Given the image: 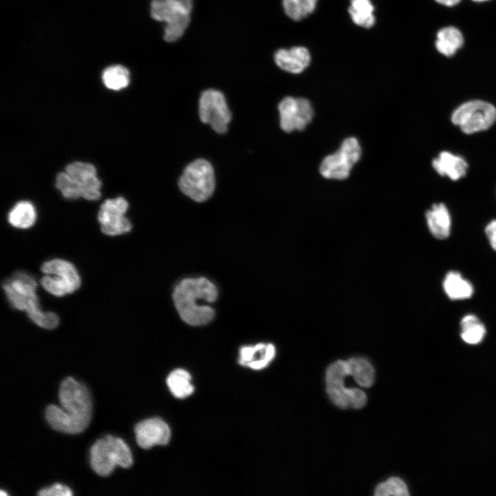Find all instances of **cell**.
I'll return each mask as SVG.
<instances>
[{
  "mask_svg": "<svg viewBox=\"0 0 496 496\" xmlns=\"http://www.w3.org/2000/svg\"><path fill=\"white\" fill-rule=\"evenodd\" d=\"M59 400L62 408L48 405L45 417L54 430L76 434L83 432L89 425L92 404L87 388L72 377L62 380L59 389Z\"/></svg>",
  "mask_w": 496,
  "mask_h": 496,
  "instance_id": "6da1fadb",
  "label": "cell"
},
{
  "mask_svg": "<svg viewBox=\"0 0 496 496\" xmlns=\"http://www.w3.org/2000/svg\"><path fill=\"white\" fill-rule=\"evenodd\" d=\"M218 297L215 285L208 279L185 278L174 288L172 298L181 319L192 326L204 325L211 321L214 310L208 305H200L199 301L213 302Z\"/></svg>",
  "mask_w": 496,
  "mask_h": 496,
  "instance_id": "7a4b0ae2",
  "label": "cell"
},
{
  "mask_svg": "<svg viewBox=\"0 0 496 496\" xmlns=\"http://www.w3.org/2000/svg\"><path fill=\"white\" fill-rule=\"evenodd\" d=\"M90 462L96 474L106 477L117 465L124 468H130L133 464V458L130 447L123 439L107 435L92 445Z\"/></svg>",
  "mask_w": 496,
  "mask_h": 496,
  "instance_id": "3957f363",
  "label": "cell"
},
{
  "mask_svg": "<svg viewBox=\"0 0 496 496\" xmlns=\"http://www.w3.org/2000/svg\"><path fill=\"white\" fill-rule=\"evenodd\" d=\"M193 6L192 0H152V17L166 23L163 38L167 42L180 39L187 29Z\"/></svg>",
  "mask_w": 496,
  "mask_h": 496,
  "instance_id": "277c9868",
  "label": "cell"
},
{
  "mask_svg": "<svg viewBox=\"0 0 496 496\" xmlns=\"http://www.w3.org/2000/svg\"><path fill=\"white\" fill-rule=\"evenodd\" d=\"M349 375L347 360H338L329 364L325 373L327 393L333 404L341 409H361L366 403V395L360 389L344 386V379Z\"/></svg>",
  "mask_w": 496,
  "mask_h": 496,
  "instance_id": "5b68a950",
  "label": "cell"
},
{
  "mask_svg": "<svg viewBox=\"0 0 496 496\" xmlns=\"http://www.w3.org/2000/svg\"><path fill=\"white\" fill-rule=\"evenodd\" d=\"M179 189L185 196L196 202H204L215 190L214 170L205 159H196L186 166L178 183Z\"/></svg>",
  "mask_w": 496,
  "mask_h": 496,
  "instance_id": "8992f818",
  "label": "cell"
},
{
  "mask_svg": "<svg viewBox=\"0 0 496 496\" xmlns=\"http://www.w3.org/2000/svg\"><path fill=\"white\" fill-rule=\"evenodd\" d=\"M451 121L468 134L488 129L496 121V108L480 100L466 102L452 114Z\"/></svg>",
  "mask_w": 496,
  "mask_h": 496,
  "instance_id": "52a82bcc",
  "label": "cell"
},
{
  "mask_svg": "<svg viewBox=\"0 0 496 496\" xmlns=\"http://www.w3.org/2000/svg\"><path fill=\"white\" fill-rule=\"evenodd\" d=\"M361 147L354 137L344 139L338 150L327 156L320 167V174L327 179L344 180L360 160Z\"/></svg>",
  "mask_w": 496,
  "mask_h": 496,
  "instance_id": "ba28073f",
  "label": "cell"
},
{
  "mask_svg": "<svg viewBox=\"0 0 496 496\" xmlns=\"http://www.w3.org/2000/svg\"><path fill=\"white\" fill-rule=\"evenodd\" d=\"M37 287L34 278L23 271L17 272L3 285L11 306L16 309L25 311L28 317L41 311L36 294Z\"/></svg>",
  "mask_w": 496,
  "mask_h": 496,
  "instance_id": "9c48e42d",
  "label": "cell"
},
{
  "mask_svg": "<svg viewBox=\"0 0 496 496\" xmlns=\"http://www.w3.org/2000/svg\"><path fill=\"white\" fill-rule=\"evenodd\" d=\"M199 116L218 134L227 132L231 119L224 94L219 90L208 89L203 92L199 99Z\"/></svg>",
  "mask_w": 496,
  "mask_h": 496,
  "instance_id": "30bf717a",
  "label": "cell"
},
{
  "mask_svg": "<svg viewBox=\"0 0 496 496\" xmlns=\"http://www.w3.org/2000/svg\"><path fill=\"white\" fill-rule=\"evenodd\" d=\"M280 125L286 132L303 130L311 121L313 110L304 98L287 96L278 105Z\"/></svg>",
  "mask_w": 496,
  "mask_h": 496,
  "instance_id": "8fae6325",
  "label": "cell"
},
{
  "mask_svg": "<svg viewBox=\"0 0 496 496\" xmlns=\"http://www.w3.org/2000/svg\"><path fill=\"white\" fill-rule=\"evenodd\" d=\"M128 203L123 197L107 199L102 203L98 214V220L102 232L108 236H117L129 232L130 221L125 216Z\"/></svg>",
  "mask_w": 496,
  "mask_h": 496,
  "instance_id": "7c38bea8",
  "label": "cell"
},
{
  "mask_svg": "<svg viewBox=\"0 0 496 496\" xmlns=\"http://www.w3.org/2000/svg\"><path fill=\"white\" fill-rule=\"evenodd\" d=\"M134 433L137 444L144 449L154 445H165L171 436L168 425L159 417L149 418L137 423Z\"/></svg>",
  "mask_w": 496,
  "mask_h": 496,
  "instance_id": "4fadbf2b",
  "label": "cell"
},
{
  "mask_svg": "<svg viewBox=\"0 0 496 496\" xmlns=\"http://www.w3.org/2000/svg\"><path fill=\"white\" fill-rule=\"evenodd\" d=\"M276 65L282 70L299 74L303 72L309 65L311 56L309 50L302 46H296L290 49H280L274 55Z\"/></svg>",
  "mask_w": 496,
  "mask_h": 496,
  "instance_id": "5bb4252c",
  "label": "cell"
},
{
  "mask_svg": "<svg viewBox=\"0 0 496 496\" xmlns=\"http://www.w3.org/2000/svg\"><path fill=\"white\" fill-rule=\"evenodd\" d=\"M432 166L441 176H446L457 180L465 176L468 164L462 157L448 152H442L432 161Z\"/></svg>",
  "mask_w": 496,
  "mask_h": 496,
  "instance_id": "9a60e30c",
  "label": "cell"
},
{
  "mask_svg": "<svg viewBox=\"0 0 496 496\" xmlns=\"http://www.w3.org/2000/svg\"><path fill=\"white\" fill-rule=\"evenodd\" d=\"M428 227L431 234L437 239H445L451 232V218L444 203L434 204L425 214Z\"/></svg>",
  "mask_w": 496,
  "mask_h": 496,
  "instance_id": "2e32d148",
  "label": "cell"
},
{
  "mask_svg": "<svg viewBox=\"0 0 496 496\" xmlns=\"http://www.w3.org/2000/svg\"><path fill=\"white\" fill-rule=\"evenodd\" d=\"M45 274L55 275L61 278L70 287L72 293L81 286V278L76 269L70 262L63 259H52L44 262L41 267Z\"/></svg>",
  "mask_w": 496,
  "mask_h": 496,
  "instance_id": "e0dca14e",
  "label": "cell"
},
{
  "mask_svg": "<svg viewBox=\"0 0 496 496\" xmlns=\"http://www.w3.org/2000/svg\"><path fill=\"white\" fill-rule=\"evenodd\" d=\"M464 44L462 32L455 27L448 26L440 30L437 34L435 47L442 55L450 57L455 54Z\"/></svg>",
  "mask_w": 496,
  "mask_h": 496,
  "instance_id": "ac0fdd59",
  "label": "cell"
},
{
  "mask_svg": "<svg viewBox=\"0 0 496 496\" xmlns=\"http://www.w3.org/2000/svg\"><path fill=\"white\" fill-rule=\"evenodd\" d=\"M443 289L451 300H463L472 296L474 289L472 284L455 271H449L443 280Z\"/></svg>",
  "mask_w": 496,
  "mask_h": 496,
  "instance_id": "d6986e66",
  "label": "cell"
},
{
  "mask_svg": "<svg viewBox=\"0 0 496 496\" xmlns=\"http://www.w3.org/2000/svg\"><path fill=\"white\" fill-rule=\"evenodd\" d=\"M37 219L34 205L28 201L17 203L10 211L8 220L10 224L17 228L28 229L32 227Z\"/></svg>",
  "mask_w": 496,
  "mask_h": 496,
  "instance_id": "ffe728a7",
  "label": "cell"
},
{
  "mask_svg": "<svg viewBox=\"0 0 496 496\" xmlns=\"http://www.w3.org/2000/svg\"><path fill=\"white\" fill-rule=\"evenodd\" d=\"M350 375L362 387H370L375 380V370L373 365L363 358H351L347 360Z\"/></svg>",
  "mask_w": 496,
  "mask_h": 496,
  "instance_id": "44dd1931",
  "label": "cell"
},
{
  "mask_svg": "<svg viewBox=\"0 0 496 496\" xmlns=\"http://www.w3.org/2000/svg\"><path fill=\"white\" fill-rule=\"evenodd\" d=\"M374 7L370 0H351L349 13L352 21L362 28L372 27L375 21Z\"/></svg>",
  "mask_w": 496,
  "mask_h": 496,
  "instance_id": "7402d4cb",
  "label": "cell"
},
{
  "mask_svg": "<svg viewBox=\"0 0 496 496\" xmlns=\"http://www.w3.org/2000/svg\"><path fill=\"white\" fill-rule=\"evenodd\" d=\"M460 335L462 340L471 344L479 343L485 336L484 324L475 315L468 314L460 322Z\"/></svg>",
  "mask_w": 496,
  "mask_h": 496,
  "instance_id": "603a6c76",
  "label": "cell"
},
{
  "mask_svg": "<svg viewBox=\"0 0 496 496\" xmlns=\"http://www.w3.org/2000/svg\"><path fill=\"white\" fill-rule=\"evenodd\" d=\"M167 384L171 393L177 398H185L194 392L191 375L184 369H176L167 378Z\"/></svg>",
  "mask_w": 496,
  "mask_h": 496,
  "instance_id": "cb8c5ba5",
  "label": "cell"
},
{
  "mask_svg": "<svg viewBox=\"0 0 496 496\" xmlns=\"http://www.w3.org/2000/svg\"><path fill=\"white\" fill-rule=\"evenodd\" d=\"M102 80L104 85L108 89L120 90L128 85L130 83V72L129 70L123 65H112L103 71Z\"/></svg>",
  "mask_w": 496,
  "mask_h": 496,
  "instance_id": "d4e9b609",
  "label": "cell"
},
{
  "mask_svg": "<svg viewBox=\"0 0 496 496\" xmlns=\"http://www.w3.org/2000/svg\"><path fill=\"white\" fill-rule=\"evenodd\" d=\"M317 0H282L285 14L295 21L301 20L311 14Z\"/></svg>",
  "mask_w": 496,
  "mask_h": 496,
  "instance_id": "484cf974",
  "label": "cell"
},
{
  "mask_svg": "<svg viewBox=\"0 0 496 496\" xmlns=\"http://www.w3.org/2000/svg\"><path fill=\"white\" fill-rule=\"evenodd\" d=\"M375 496H407L409 495L408 488L400 478L393 477L379 484L375 489Z\"/></svg>",
  "mask_w": 496,
  "mask_h": 496,
  "instance_id": "4316f807",
  "label": "cell"
},
{
  "mask_svg": "<svg viewBox=\"0 0 496 496\" xmlns=\"http://www.w3.org/2000/svg\"><path fill=\"white\" fill-rule=\"evenodd\" d=\"M56 186L62 195L70 199L81 196V185L65 172H60L56 178Z\"/></svg>",
  "mask_w": 496,
  "mask_h": 496,
  "instance_id": "83f0119b",
  "label": "cell"
},
{
  "mask_svg": "<svg viewBox=\"0 0 496 496\" xmlns=\"http://www.w3.org/2000/svg\"><path fill=\"white\" fill-rule=\"evenodd\" d=\"M65 172L79 184L92 176H96V169L92 164L81 161L68 164Z\"/></svg>",
  "mask_w": 496,
  "mask_h": 496,
  "instance_id": "f1b7e54d",
  "label": "cell"
},
{
  "mask_svg": "<svg viewBox=\"0 0 496 496\" xmlns=\"http://www.w3.org/2000/svg\"><path fill=\"white\" fill-rule=\"evenodd\" d=\"M42 287L51 294L61 297L72 293L68 285L59 276L45 274L41 279Z\"/></svg>",
  "mask_w": 496,
  "mask_h": 496,
  "instance_id": "f546056e",
  "label": "cell"
},
{
  "mask_svg": "<svg viewBox=\"0 0 496 496\" xmlns=\"http://www.w3.org/2000/svg\"><path fill=\"white\" fill-rule=\"evenodd\" d=\"M37 495L39 496H71L73 493L68 486L56 483L50 486L40 489Z\"/></svg>",
  "mask_w": 496,
  "mask_h": 496,
  "instance_id": "4dcf8cb0",
  "label": "cell"
},
{
  "mask_svg": "<svg viewBox=\"0 0 496 496\" xmlns=\"http://www.w3.org/2000/svg\"><path fill=\"white\" fill-rule=\"evenodd\" d=\"M256 351V345L242 347L240 350L239 363L242 365L247 366V364L253 360Z\"/></svg>",
  "mask_w": 496,
  "mask_h": 496,
  "instance_id": "1f68e13d",
  "label": "cell"
},
{
  "mask_svg": "<svg viewBox=\"0 0 496 496\" xmlns=\"http://www.w3.org/2000/svg\"><path fill=\"white\" fill-rule=\"evenodd\" d=\"M485 233L490 246L496 251V219L491 220L485 228Z\"/></svg>",
  "mask_w": 496,
  "mask_h": 496,
  "instance_id": "d6a6232c",
  "label": "cell"
},
{
  "mask_svg": "<svg viewBox=\"0 0 496 496\" xmlns=\"http://www.w3.org/2000/svg\"><path fill=\"white\" fill-rule=\"evenodd\" d=\"M438 3L445 6H454L458 4L461 0H435Z\"/></svg>",
  "mask_w": 496,
  "mask_h": 496,
  "instance_id": "836d02e7",
  "label": "cell"
},
{
  "mask_svg": "<svg viewBox=\"0 0 496 496\" xmlns=\"http://www.w3.org/2000/svg\"><path fill=\"white\" fill-rule=\"evenodd\" d=\"M472 1H475V2H479V3H480V2L487 1H489V0H472Z\"/></svg>",
  "mask_w": 496,
  "mask_h": 496,
  "instance_id": "e575fe53",
  "label": "cell"
},
{
  "mask_svg": "<svg viewBox=\"0 0 496 496\" xmlns=\"http://www.w3.org/2000/svg\"><path fill=\"white\" fill-rule=\"evenodd\" d=\"M8 494L6 492H3V490H1L0 495H7Z\"/></svg>",
  "mask_w": 496,
  "mask_h": 496,
  "instance_id": "d590c367",
  "label": "cell"
}]
</instances>
